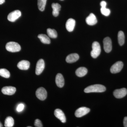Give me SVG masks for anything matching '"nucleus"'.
Returning a JSON list of instances; mask_svg holds the SVG:
<instances>
[{
    "mask_svg": "<svg viewBox=\"0 0 127 127\" xmlns=\"http://www.w3.org/2000/svg\"><path fill=\"white\" fill-rule=\"evenodd\" d=\"M88 70L85 67H80L76 71V74L79 77H82L85 76L87 73Z\"/></svg>",
    "mask_w": 127,
    "mask_h": 127,
    "instance_id": "obj_19",
    "label": "nucleus"
},
{
    "mask_svg": "<svg viewBox=\"0 0 127 127\" xmlns=\"http://www.w3.org/2000/svg\"><path fill=\"white\" fill-rule=\"evenodd\" d=\"M103 48L106 52L109 53L112 50V43L109 37H106L103 40Z\"/></svg>",
    "mask_w": 127,
    "mask_h": 127,
    "instance_id": "obj_7",
    "label": "nucleus"
},
{
    "mask_svg": "<svg viewBox=\"0 0 127 127\" xmlns=\"http://www.w3.org/2000/svg\"><path fill=\"white\" fill-rule=\"evenodd\" d=\"M45 64L43 59L39 60L36 64L35 73L36 75H40L43 72L45 68Z\"/></svg>",
    "mask_w": 127,
    "mask_h": 127,
    "instance_id": "obj_9",
    "label": "nucleus"
},
{
    "mask_svg": "<svg viewBox=\"0 0 127 127\" xmlns=\"http://www.w3.org/2000/svg\"><path fill=\"white\" fill-rule=\"evenodd\" d=\"M46 1L47 0H38L37 5L39 10L41 11H43L45 10Z\"/></svg>",
    "mask_w": 127,
    "mask_h": 127,
    "instance_id": "obj_23",
    "label": "nucleus"
},
{
    "mask_svg": "<svg viewBox=\"0 0 127 127\" xmlns=\"http://www.w3.org/2000/svg\"><path fill=\"white\" fill-rule=\"evenodd\" d=\"M90 109L89 108L86 107H82L78 108L76 111L75 115L76 117L78 118L81 117L83 116L86 115L87 114L90 112Z\"/></svg>",
    "mask_w": 127,
    "mask_h": 127,
    "instance_id": "obj_8",
    "label": "nucleus"
},
{
    "mask_svg": "<svg viewBox=\"0 0 127 127\" xmlns=\"http://www.w3.org/2000/svg\"><path fill=\"white\" fill-rule=\"evenodd\" d=\"M6 49L10 52H16L20 51L21 47L18 43L14 42H10L6 45Z\"/></svg>",
    "mask_w": 127,
    "mask_h": 127,
    "instance_id": "obj_2",
    "label": "nucleus"
},
{
    "mask_svg": "<svg viewBox=\"0 0 127 127\" xmlns=\"http://www.w3.org/2000/svg\"><path fill=\"white\" fill-rule=\"evenodd\" d=\"M47 33L48 36L51 38H56L57 37V32L54 29H47Z\"/></svg>",
    "mask_w": 127,
    "mask_h": 127,
    "instance_id": "obj_24",
    "label": "nucleus"
},
{
    "mask_svg": "<svg viewBox=\"0 0 127 127\" xmlns=\"http://www.w3.org/2000/svg\"><path fill=\"white\" fill-rule=\"evenodd\" d=\"M56 83L57 86L59 88H62L64 85V79L63 76L61 73H58L56 78Z\"/></svg>",
    "mask_w": 127,
    "mask_h": 127,
    "instance_id": "obj_17",
    "label": "nucleus"
},
{
    "mask_svg": "<svg viewBox=\"0 0 127 127\" xmlns=\"http://www.w3.org/2000/svg\"><path fill=\"white\" fill-rule=\"evenodd\" d=\"M79 59V55L77 53H72L68 55L66 57V61L67 63H72L76 62Z\"/></svg>",
    "mask_w": 127,
    "mask_h": 127,
    "instance_id": "obj_15",
    "label": "nucleus"
},
{
    "mask_svg": "<svg viewBox=\"0 0 127 127\" xmlns=\"http://www.w3.org/2000/svg\"><path fill=\"white\" fill-rule=\"evenodd\" d=\"M127 94V89L123 88L116 89L113 92L114 96L117 98H122L125 97Z\"/></svg>",
    "mask_w": 127,
    "mask_h": 127,
    "instance_id": "obj_10",
    "label": "nucleus"
},
{
    "mask_svg": "<svg viewBox=\"0 0 127 127\" xmlns=\"http://www.w3.org/2000/svg\"></svg>",
    "mask_w": 127,
    "mask_h": 127,
    "instance_id": "obj_33",
    "label": "nucleus"
},
{
    "mask_svg": "<svg viewBox=\"0 0 127 127\" xmlns=\"http://www.w3.org/2000/svg\"><path fill=\"white\" fill-rule=\"evenodd\" d=\"M87 24L90 26H93L97 23V20L95 15L91 13L86 19Z\"/></svg>",
    "mask_w": 127,
    "mask_h": 127,
    "instance_id": "obj_14",
    "label": "nucleus"
},
{
    "mask_svg": "<svg viewBox=\"0 0 127 127\" xmlns=\"http://www.w3.org/2000/svg\"><path fill=\"white\" fill-rule=\"evenodd\" d=\"M56 117L61 120L63 123H65L66 122V119L65 114L61 109H57L55 110L54 112Z\"/></svg>",
    "mask_w": 127,
    "mask_h": 127,
    "instance_id": "obj_12",
    "label": "nucleus"
},
{
    "mask_svg": "<svg viewBox=\"0 0 127 127\" xmlns=\"http://www.w3.org/2000/svg\"><path fill=\"white\" fill-rule=\"evenodd\" d=\"M25 108V105L23 103H20L18 104L16 108V111L18 112H21L23 111Z\"/></svg>",
    "mask_w": 127,
    "mask_h": 127,
    "instance_id": "obj_27",
    "label": "nucleus"
},
{
    "mask_svg": "<svg viewBox=\"0 0 127 127\" xmlns=\"http://www.w3.org/2000/svg\"><path fill=\"white\" fill-rule=\"evenodd\" d=\"M36 95L38 99L43 101L45 100L47 97V92L45 88L40 87L36 90Z\"/></svg>",
    "mask_w": 127,
    "mask_h": 127,
    "instance_id": "obj_4",
    "label": "nucleus"
},
{
    "mask_svg": "<svg viewBox=\"0 0 127 127\" xmlns=\"http://www.w3.org/2000/svg\"><path fill=\"white\" fill-rule=\"evenodd\" d=\"M34 125L35 127H43L41 122L40 120L38 119H37L35 120V122H34Z\"/></svg>",
    "mask_w": 127,
    "mask_h": 127,
    "instance_id": "obj_28",
    "label": "nucleus"
},
{
    "mask_svg": "<svg viewBox=\"0 0 127 127\" xmlns=\"http://www.w3.org/2000/svg\"><path fill=\"white\" fill-rule=\"evenodd\" d=\"M76 21L72 18H70L67 21L66 23V28L67 30L69 32H71L74 30Z\"/></svg>",
    "mask_w": 127,
    "mask_h": 127,
    "instance_id": "obj_13",
    "label": "nucleus"
},
{
    "mask_svg": "<svg viewBox=\"0 0 127 127\" xmlns=\"http://www.w3.org/2000/svg\"><path fill=\"white\" fill-rule=\"evenodd\" d=\"M100 4L101 7H106L107 5L106 2L104 1H102L100 2Z\"/></svg>",
    "mask_w": 127,
    "mask_h": 127,
    "instance_id": "obj_29",
    "label": "nucleus"
},
{
    "mask_svg": "<svg viewBox=\"0 0 127 127\" xmlns=\"http://www.w3.org/2000/svg\"><path fill=\"white\" fill-rule=\"evenodd\" d=\"M106 88L104 86L101 84H95L88 87L84 89L86 93H101L105 92Z\"/></svg>",
    "mask_w": 127,
    "mask_h": 127,
    "instance_id": "obj_1",
    "label": "nucleus"
},
{
    "mask_svg": "<svg viewBox=\"0 0 127 127\" xmlns=\"http://www.w3.org/2000/svg\"><path fill=\"white\" fill-rule=\"evenodd\" d=\"M38 37L41 41L44 44H50L51 40L48 36L45 34H40L38 35Z\"/></svg>",
    "mask_w": 127,
    "mask_h": 127,
    "instance_id": "obj_20",
    "label": "nucleus"
},
{
    "mask_svg": "<svg viewBox=\"0 0 127 127\" xmlns=\"http://www.w3.org/2000/svg\"><path fill=\"white\" fill-rule=\"evenodd\" d=\"M21 15V13L20 10H16L12 12L7 16V19L8 20L11 22L15 21Z\"/></svg>",
    "mask_w": 127,
    "mask_h": 127,
    "instance_id": "obj_5",
    "label": "nucleus"
},
{
    "mask_svg": "<svg viewBox=\"0 0 127 127\" xmlns=\"http://www.w3.org/2000/svg\"><path fill=\"white\" fill-rule=\"evenodd\" d=\"M52 7L53 9V15L55 17L58 16L61 7V5L58 3H53L52 4Z\"/></svg>",
    "mask_w": 127,
    "mask_h": 127,
    "instance_id": "obj_18",
    "label": "nucleus"
},
{
    "mask_svg": "<svg viewBox=\"0 0 127 127\" xmlns=\"http://www.w3.org/2000/svg\"><path fill=\"white\" fill-rule=\"evenodd\" d=\"M30 63L27 61L23 60L18 63L17 67L21 70H27L30 68Z\"/></svg>",
    "mask_w": 127,
    "mask_h": 127,
    "instance_id": "obj_16",
    "label": "nucleus"
},
{
    "mask_svg": "<svg viewBox=\"0 0 127 127\" xmlns=\"http://www.w3.org/2000/svg\"><path fill=\"white\" fill-rule=\"evenodd\" d=\"M16 92V88L12 86L4 87L1 89V92L5 95H13Z\"/></svg>",
    "mask_w": 127,
    "mask_h": 127,
    "instance_id": "obj_11",
    "label": "nucleus"
},
{
    "mask_svg": "<svg viewBox=\"0 0 127 127\" xmlns=\"http://www.w3.org/2000/svg\"><path fill=\"white\" fill-rule=\"evenodd\" d=\"M123 63L121 61L116 63L111 67L110 71L112 73H116L120 72L123 67Z\"/></svg>",
    "mask_w": 127,
    "mask_h": 127,
    "instance_id": "obj_6",
    "label": "nucleus"
},
{
    "mask_svg": "<svg viewBox=\"0 0 127 127\" xmlns=\"http://www.w3.org/2000/svg\"><path fill=\"white\" fill-rule=\"evenodd\" d=\"M10 73L7 69L5 68L0 69V76L5 78H9L10 77Z\"/></svg>",
    "mask_w": 127,
    "mask_h": 127,
    "instance_id": "obj_25",
    "label": "nucleus"
},
{
    "mask_svg": "<svg viewBox=\"0 0 127 127\" xmlns=\"http://www.w3.org/2000/svg\"><path fill=\"white\" fill-rule=\"evenodd\" d=\"M5 2V0H0V5L2 4Z\"/></svg>",
    "mask_w": 127,
    "mask_h": 127,
    "instance_id": "obj_31",
    "label": "nucleus"
},
{
    "mask_svg": "<svg viewBox=\"0 0 127 127\" xmlns=\"http://www.w3.org/2000/svg\"><path fill=\"white\" fill-rule=\"evenodd\" d=\"M92 50L91 52V56L94 58H96L100 55L101 52L100 44L97 42H94L93 43Z\"/></svg>",
    "mask_w": 127,
    "mask_h": 127,
    "instance_id": "obj_3",
    "label": "nucleus"
},
{
    "mask_svg": "<svg viewBox=\"0 0 127 127\" xmlns=\"http://www.w3.org/2000/svg\"><path fill=\"white\" fill-rule=\"evenodd\" d=\"M118 41L120 46H122L125 42V35L123 32L120 31L118 32Z\"/></svg>",
    "mask_w": 127,
    "mask_h": 127,
    "instance_id": "obj_22",
    "label": "nucleus"
},
{
    "mask_svg": "<svg viewBox=\"0 0 127 127\" xmlns=\"http://www.w3.org/2000/svg\"><path fill=\"white\" fill-rule=\"evenodd\" d=\"M101 11L102 14L106 16H109L111 13L110 10L106 8V7H101Z\"/></svg>",
    "mask_w": 127,
    "mask_h": 127,
    "instance_id": "obj_26",
    "label": "nucleus"
},
{
    "mask_svg": "<svg viewBox=\"0 0 127 127\" xmlns=\"http://www.w3.org/2000/svg\"><path fill=\"white\" fill-rule=\"evenodd\" d=\"M14 124V119L12 117H7L5 121L4 126L6 127H13Z\"/></svg>",
    "mask_w": 127,
    "mask_h": 127,
    "instance_id": "obj_21",
    "label": "nucleus"
},
{
    "mask_svg": "<svg viewBox=\"0 0 127 127\" xmlns=\"http://www.w3.org/2000/svg\"><path fill=\"white\" fill-rule=\"evenodd\" d=\"M123 124L124 127H127V117H125L124 119Z\"/></svg>",
    "mask_w": 127,
    "mask_h": 127,
    "instance_id": "obj_30",
    "label": "nucleus"
},
{
    "mask_svg": "<svg viewBox=\"0 0 127 127\" xmlns=\"http://www.w3.org/2000/svg\"><path fill=\"white\" fill-rule=\"evenodd\" d=\"M2 127V124L1 123V122H0V127Z\"/></svg>",
    "mask_w": 127,
    "mask_h": 127,
    "instance_id": "obj_32",
    "label": "nucleus"
}]
</instances>
